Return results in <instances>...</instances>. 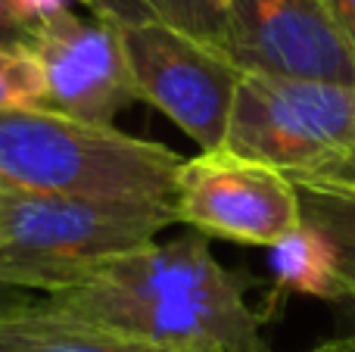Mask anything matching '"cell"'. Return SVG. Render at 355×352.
<instances>
[{
    "instance_id": "obj_6",
    "label": "cell",
    "mask_w": 355,
    "mask_h": 352,
    "mask_svg": "<svg viewBox=\"0 0 355 352\" xmlns=\"http://www.w3.org/2000/svg\"><path fill=\"white\" fill-rule=\"evenodd\" d=\"M175 215L202 237L277 247L302 225L300 191L271 166L234 150H200L178 172Z\"/></svg>"
},
{
    "instance_id": "obj_8",
    "label": "cell",
    "mask_w": 355,
    "mask_h": 352,
    "mask_svg": "<svg viewBox=\"0 0 355 352\" xmlns=\"http://www.w3.org/2000/svg\"><path fill=\"white\" fill-rule=\"evenodd\" d=\"M41 62L47 109L94 125H112L137 103L122 25L103 16L62 10L31 25L25 37Z\"/></svg>"
},
{
    "instance_id": "obj_21",
    "label": "cell",
    "mask_w": 355,
    "mask_h": 352,
    "mask_svg": "<svg viewBox=\"0 0 355 352\" xmlns=\"http://www.w3.org/2000/svg\"><path fill=\"white\" fill-rule=\"evenodd\" d=\"M6 206H10V191L0 184V237H3V225H6Z\"/></svg>"
},
{
    "instance_id": "obj_18",
    "label": "cell",
    "mask_w": 355,
    "mask_h": 352,
    "mask_svg": "<svg viewBox=\"0 0 355 352\" xmlns=\"http://www.w3.org/2000/svg\"><path fill=\"white\" fill-rule=\"evenodd\" d=\"M35 303H41L35 293L19 290V287H10V284H0V318L16 315V312H22V309H31Z\"/></svg>"
},
{
    "instance_id": "obj_20",
    "label": "cell",
    "mask_w": 355,
    "mask_h": 352,
    "mask_svg": "<svg viewBox=\"0 0 355 352\" xmlns=\"http://www.w3.org/2000/svg\"><path fill=\"white\" fill-rule=\"evenodd\" d=\"M309 352H355V334L337 337V340H327V343H318V346L309 349Z\"/></svg>"
},
{
    "instance_id": "obj_2",
    "label": "cell",
    "mask_w": 355,
    "mask_h": 352,
    "mask_svg": "<svg viewBox=\"0 0 355 352\" xmlns=\"http://www.w3.org/2000/svg\"><path fill=\"white\" fill-rule=\"evenodd\" d=\"M184 159L166 143L53 109L0 112V184L37 197L175 209Z\"/></svg>"
},
{
    "instance_id": "obj_14",
    "label": "cell",
    "mask_w": 355,
    "mask_h": 352,
    "mask_svg": "<svg viewBox=\"0 0 355 352\" xmlns=\"http://www.w3.org/2000/svg\"><path fill=\"white\" fill-rule=\"evenodd\" d=\"M94 16H103L116 25H141V22H156L153 12L147 10L144 0H81Z\"/></svg>"
},
{
    "instance_id": "obj_1",
    "label": "cell",
    "mask_w": 355,
    "mask_h": 352,
    "mask_svg": "<svg viewBox=\"0 0 355 352\" xmlns=\"http://www.w3.org/2000/svg\"><path fill=\"white\" fill-rule=\"evenodd\" d=\"M246 287L250 281L212 256L209 237L187 231L110 259L81 284L41 303L75 322L181 352H271Z\"/></svg>"
},
{
    "instance_id": "obj_4",
    "label": "cell",
    "mask_w": 355,
    "mask_h": 352,
    "mask_svg": "<svg viewBox=\"0 0 355 352\" xmlns=\"http://www.w3.org/2000/svg\"><path fill=\"white\" fill-rule=\"evenodd\" d=\"M225 147L306 184L355 153V87L243 75Z\"/></svg>"
},
{
    "instance_id": "obj_7",
    "label": "cell",
    "mask_w": 355,
    "mask_h": 352,
    "mask_svg": "<svg viewBox=\"0 0 355 352\" xmlns=\"http://www.w3.org/2000/svg\"><path fill=\"white\" fill-rule=\"evenodd\" d=\"M225 56L243 75L355 87V41L331 0H218Z\"/></svg>"
},
{
    "instance_id": "obj_19",
    "label": "cell",
    "mask_w": 355,
    "mask_h": 352,
    "mask_svg": "<svg viewBox=\"0 0 355 352\" xmlns=\"http://www.w3.org/2000/svg\"><path fill=\"white\" fill-rule=\"evenodd\" d=\"M334 12H337V19L343 22L346 35L355 41V0H331Z\"/></svg>"
},
{
    "instance_id": "obj_17",
    "label": "cell",
    "mask_w": 355,
    "mask_h": 352,
    "mask_svg": "<svg viewBox=\"0 0 355 352\" xmlns=\"http://www.w3.org/2000/svg\"><path fill=\"white\" fill-rule=\"evenodd\" d=\"M69 3H75V0H12V6H16L19 16H22L28 25L44 22V19L56 16V12H62V10H72Z\"/></svg>"
},
{
    "instance_id": "obj_15",
    "label": "cell",
    "mask_w": 355,
    "mask_h": 352,
    "mask_svg": "<svg viewBox=\"0 0 355 352\" xmlns=\"http://www.w3.org/2000/svg\"><path fill=\"white\" fill-rule=\"evenodd\" d=\"M296 187H340V191H355V153L346 156L337 166H331L327 172H321L318 178L306 181V184H296Z\"/></svg>"
},
{
    "instance_id": "obj_16",
    "label": "cell",
    "mask_w": 355,
    "mask_h": 352,
    "mask_svg": "<svg viewBox=\"0 0 355 352\" xmlns=\"http://www.w3.org/2000/svg\"><path fill=\"white\" fill-rule=\"evenodd\" d=\"M31 25L19 16L12 0H0V44H25Z\"/></svg>"
},
{
    "instance_id": "obj_13",
    "label": "cell",
    "mask_w": 355,
    "mask_h": 352,
    "mask_svg": "<svg viewBox=\"0 0 355 352\" xmlns=\"http://www.w3.org/2000/svg\"><path fill=\"white\" fill-rule=\"evenodd\" d=\"M156 22L225 53V16L218 0H144Z\"/></svg>"
},
{
    "instance_id": "obj_11",
    "label": "cell",
    "mask_w": 355,
    "mask_h": 352,
    "mask_svg": "<svg viewBox=\"0 0 355 352\" xmlns=\"http://www.w3.org/2000/svg\"><path fill=\"white\" fill-rule=\"evenodd\" d=\"M302 222L327 237L337 256V268L355 303V191L340 187H296Z\"/></svg>"
},
{
    "instance_id": "obj_9",
    "label": "cell",
    "mask_w": 355,
    "mask_h": 352,
    "mask_svg": "<svg viewBox=\"0 0 355 352\" xmlns=\"http://www.w3.org/2000/svg\"><path fill=\"white\" fill-rule=\"evenodd\" d=\"M0 352H181L131 334L75 322L35 303L16 315L0 318Z\"/></svg>"
},
{
    "instance_id": "obj_10",
    "label": "cell",
    "mask_w": 355,
    "mask_h": 352,
    "mask_svg": "<svg viewBox=\"0 0 355 352\" xmlns=\"http://www.w3.org/2000/svg\"><path fill=\"white\" fill-rule=\"evenodd\" d=\"M271 268H275L271 303H277L287 293H306L327 303H349V290L340 278L334 247L321 231L306 222L277 247H271Z\"/></svg>"
},
{
    "instance_id": "obj_3",
    "label": "cell",
    "mask_w": 355,
    "mask_h": 352,
    "mask_svg": "<svg viewBox=\"0 0 355 352\" xmlns=\"http://www.w3.org/2000/svg\"><path fill=\"white\" fill-rule=\"evenodd\" d=\"M175 209L141 203L37 197L10 191L0 237V284L53 297L81 284L110 259L156 243Z\"/></svg>"
},
{
    "instance_id": "obj_5",
    "label": "cell",
    "mask_w": 355,
    "mask_h": 352,
    "mask_svg": "<svg viewBox=\"0 0 355 352\" xmlns=\"http://www.w3.org/2000/svg\"><path fill=\"white\" fill-rule=\"evenodd\" d=\"M122 44L137 100L168 116L200 150L225 147L243 72L221 50L162 22L125 25Z\"/></svg>"
},
{
    "instance_id": "obj_12",
    "label": "cell",
    "mask_w": 355,
    "mask_h": 352,
    "mask_svg": "<svg viewBox=\"0 0 355 352\" xmlns=\"http://www.w3.org/2000/svg\"><path fill=\"white\" fill-rule=\"evenodd\" d=\"M47 109L41 62L28 44H0V112Z\"/></svg>"
}]
</instances>
